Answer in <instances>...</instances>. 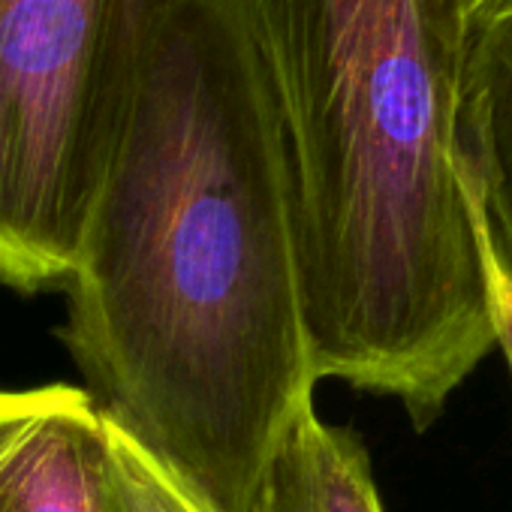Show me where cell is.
<instances>
[{
	"label": "cell",
	"instance_id": "cell-2",
	"mask_svg": "<svg viewBox=\"0 0 512 512\" xmlns=\"http://www.w3.org/2000/svg\"><path fill=\"white\" fill-rule=\"evenodd\" d=\"M290 163L317 380L425 431L497 347L494 250L461 136L446 0H238Z\"/></svg>",
	"mask_w": 512,
	"mask_h": 512
},
{
	"label": "cell",
	"instance_id": "cell-1",
	"mask_svg": "<svg viewBox=\"0 0 512 512\" xmlns=\"http://www.w3.org/2000/svg\"><path fill=\"white\" fill-rule=\"evenodd\" d=\"M58 338L106 416L244 512L314 404L281 115L238 0H184L91 196Z\"/></svg>",
	"mask_w": 512,
	"mask_h": 512
},
{
	"label": "cell",
	"instance_id": "cell-9",
	"mask_svg": "<svg viewBox=\"0 0 512 512\" xmlns=\"http://www.w3.org/2000/svg\"><path fill=\"white\" fill-rule=\"evenodd\" d=\"M446 4H449V13L455 19V28L461 31L464 43H470L473 31L482 22H488L500 7H506L509 0H446Z\"/></svg>",
	"mask_w": 512,
	"mask_h": 512
},
{
	"label": "cell",
	"instance_id": "cell-4",
	"mask_svg": "<svg viewBox=\"0 0 512 512\" xmlns=\"http://www.w3.org/2000/svg\"><path fill=\"white\" fill-rule=\"evenodd\" d=\"M103 458V410L88 389H0V512H106Z\"/></svg>",
	"mask_w": 512,
	"mask_h": 512
},
{
	"label": "cell",
	"instance_id": "cell-3",
	"mask_svg": "<svg viewBox=\"0 0 512 512\" xmlns=\"http://www.w3.org/2000/svg\"><path fill=\"white\" fill-rule=\"evenodd\" d=\"M184 0H0V284L67 287L85 214Z\"/></svg>",
	"mask_w": 512,
	"mask_h": 512
},
{
	"label": "cell",
	"instance_id": "cell-6",
	"mask_svg": "<svg viewBox=\"0 0 512 512\" xmlns=\"http://www.w3.org/2000/svg\"><path fill=\"white\" fill-rule=\"evenodd\" d=\"M244 512H383L371 458L353 428L305 404L284 428Z\"/></svg>",
	"mask_w": 512,
	"mask_h": 512
},
{
	"label": "cell",
	"instance_id": "cell-5",
	"mask_svg": "<svg viewBox=\"0 0 512 512\" xmlns=\"http://www.w3.org/2000/svg\"><path fill=\"white\" fill-rule=\"evenodd\" d=\"M461 136L494 260L512 287V0L467 43Z\"/></svg>",
	"mask_w": 512,
	"mask_h": 512
},
{
	"label": "cell",
	"instance_id": "cell-8",
	"mask_svg": "<svg viewBox=\"0 0 512 512\" xmlns=\"http://www.w3.org/2000/svg\"><path fill=\"white\" fill-rule=\"evenodd\" d=\"M494 314H497V347L503 350L506 356V365H509V374H512V287L509 281L503 278L497 260H494Z\"/></svg>",
	"mask_w": 512,
	"mask_h": 512
},
{
	"label": "cell",
	"instance_id": "cell-7",
	"mask_svg": "<svg viewBox=\"0 0 512 512\" xmlns=\"http://www.w3.org/2000/svg\"><path fill=\"white\" fill-rule=\"evenodd\" d=\"M106 512H217L187 479L103 413Z\"/></svg>",
	"mask_w": 512,
	"mask_h": 512
}]
</instances>
